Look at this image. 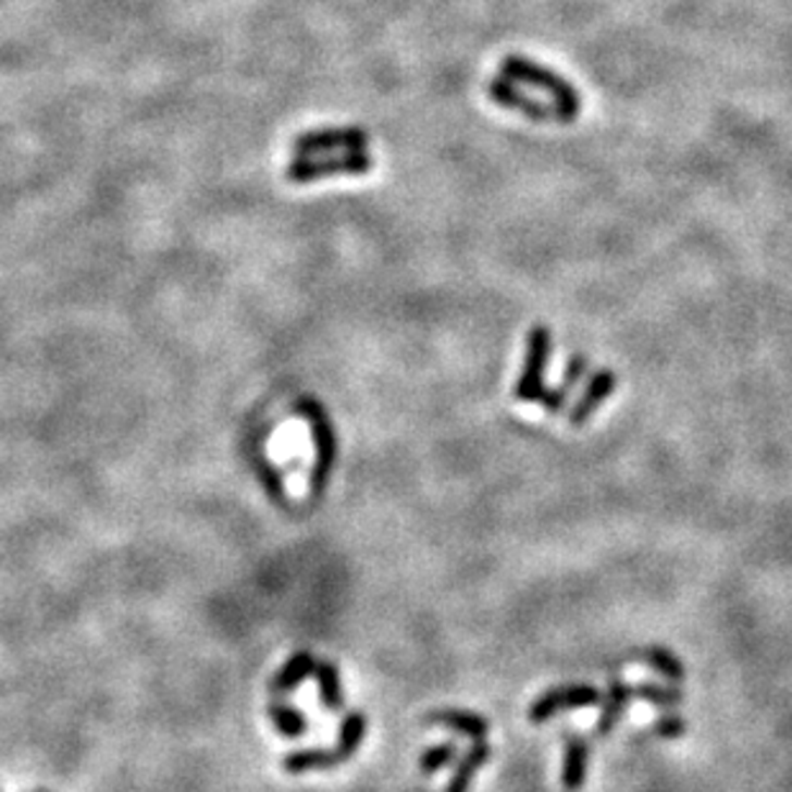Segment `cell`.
<instances>
[{
  "label": "cell",
  "mask_w": 792,
  "mask_h": 792,
  "mask_svg": "<svg viewBox=\"0 0 792 792\" xmlns=\"http://www.w3.org/2000/svg\"><path fill=\"white\" fill-rule=\"evenodd\" d=\"M500 75L508 77L510 83H525L531 88L546 90L554 98V106L561 108V111L570 116V121L578 119L582 100L580 90L574 88L572 83H567L559 72H554L544 64L525 60L523 54H508L506 60L500 62Z\"/></svg>",
  "instance_id": "cell-1"
},
{
  "label": "cell",
  "mask_w": 792,
  "mask_h": 792,
  "mask_svg": "<svg viewBox=\"0 0 792 792\" xmlns=\"http://www.w3.org/2000/svg\"><path fill=\"white\" fill-rule=\"evenodd\" d=\"M552 351H554L552 331L542 326V323L525 334L523 367H521V374H518V383H516L518 403H536L544 398V393H546L544 374H546V367H549Z\"/></svg>",
  "instance_id": "cell-2"
},
{
  "label": "cell",
  "mask_w": 792,
  "mask_h": 792,
  "mask_svg": "<svg viewBox=\"0 0 792 792\" xmlns=\"http://www.w3.org/2000/svg\"><path fill=\"white\" fill-rule=\"evenodd\" d=\"M603 703V693L593 685H559L544 690L542 695L531 703L529 721L542 726L552 718L565 716L570 710L593 708V705Z\"/></svg>",
  "instance_id": "cell-3"
},
{
  "label": "cell",
  "mask_w": 792,
  "mask_h": 792,
  "mask_svg": "<svg viewBox=\"0 0 792 792\" xmlns=\"http://www.w3.org/2000/svg\"><path fill=\"white\" fill-rule=\"evenodd\" d=\"M487 96L493 103L508 108V111L521 113V116H525L529 121H542V124H549V121H557V124H572L570 116H567L561 108L546 106L542 100L525 96V92L518 90L516 85L503 75L493 77V81L487 83Z\"/></svg>",
  "instance_id": "cell-4"
},
{
  "label": "cell",
  "mask_w": 792,
  "mask_h": 792,
  "mask_svg": "<svg viewBox=\"0 0 792 792\" xmlns=\"http://www.w3.org/2000/svg\"><path fill=\"white\" fill-rule=\"evenodd\" d=\"M370 170H372V157L359 149V152H347L344 157H336V160H319V162L295 160L290 168L285 170V177L290 180V183H315L319 177L364 175V172Z\"/></svg>",
  "instance_id": "cell-5"
},
{
  "label": "cell",
  "mask_w": 792,
  "mask_h": 792,
  "mask_svg": "<svg viewBox=\"0 0 792 792\" xmlns=\"http://www.w3.org/2000/svg\"><path fill=\"white\" fill-rule=\"evenodd\" d=\"M367 136L359 128H326V132L300 134L293 141L295 160H306L308 154H323L331 149H347V152H359L364 149Z\"/></svg>",
  "instance_id": "cell-6"
},
{
  "label": "cell",
  "mask_w": 792,
  "mask_h": 792,
  "mask_svg": "<svg viewBox=\"0 0 792 792\" xmlns=\"http://www.w3.org/2000/svg\"><path fill=\"white\" fill-rule=\"evenodd\" d=\"M616 387H618V374L614 370H597L590 374L585 391H582L578 403L570 408V416H567V419H570V426L572 429L585 426L597 410H601L603 403L616 393Z\"/></svg>",
  "instance_id": "cell-7"
},
{
  "label": "cell",
  "mask_w": 792,
  "mask_h": 792,
  "mask_svg": "<svg viewBox=\"0 0 792 792\" xmlns=\"http://www.w3.org/2000/svg\"><path fill=\"white\" fill-rule=\"evenodd\" d=\"M590 769V741L578 733L565 737V757H561V788L578 792L587 780Z\"/></svg>",
  "instance_id": "cell-8"
},
{
  "label": "cell",
  "mask_w": 792,
  "mask_h": 792,
  "mask_svg": "<svg viewBox=\"0 0 792 792\" xmlns=\"http://www.w3.org/2000/svg\"><path fill=\"white\" fill-rule=\"evenodd\" d=\"M631 701H633V688L626 685V682L618 680V677H614V680L608 682L606 695H603V710H601V716H597V726H595L597 737L606 739L616 731V726L621 723L623 713H626V708H629Z\"/></svg>",
  "instance_id": "cell-9"
},
{
  "label": "cell",
  "mask_w": 792,
  "mask_h": 792,
  "mask_svg": "<svg viewBox=\"0 0 792 792\" xmlns=\"http://www.w3.org/2000/svg\"><path fill=\"white\" fill-rule=\"evenodd\" d=\"M587 372V357L585 355H572L570 359H567V367H565V374H561V383L559 387H554V391H546L544 393V413L549 416H557L561 413V410L567 408V400H570V393L578 387V383L582 378H585Z\"/></svg>",
  "instance_id": "cell-10"
},
{
  "label": "cell",
  "mask_w": 792,
  "mask_h": 792,
  "mask_svg": "<svg viewBox=\"0 0 792 792\" xmlns=\"http://www.w3.org/2000/svg\"><path fill=\"white\" fill-rule=\"evenodd\" d=\"M490 757H493V746L485 744L482 739L474 741V744L470 746V752H467L462 762L457 765V772L451 775L449 784H446V792H470L474 775L480 772L482 765H487Z\"/></svg>",
  "instance_id": "cell-11"
},
{
  "label": "cell",
  "mask_w": 792,
  "mask_h": 792,
  "mask_svg": "<svg viewBox=\"0 0 792 792\" xmlns=\"http://www.w3.org/2000/svg\"><path fill=\"white\" fill-rule=\"evenodd\" d=\"M636 659L644 661L646 667H652L654 672H659L669 682H682V677H685V667H682L680 657L669 652L667 646H644V649L636 652Z\"/></svg>",
  "instance_id": "cell-12"
},
{
  "label": "cell",
  "mask_w": 792,
  "mask_h": 792,
  "mask_svg": "<svg viewBox=\"0 0 792 792\" xmlns=\"http://www.w3.org/2000/svg\"><path fill=\"white\" fill-rule=\"evenodd\" d=\"M633 697L636 701H644L654 705L659 710H672L682 703V690L677 688V682H641V685L633 688Z\"/></svg>",
  "instance_id": "cell-13"
},
{
  "label": "cell",
  "mask_w": 792,
  "mask_h": 792,
  "mask_svg": "<svg viewBox=\"0 0 792 792\" xmlns=\"http://www.w3.org/2000/svg\"><path fill=\"white\" fill-rule=\"evenodd\" d=\"M434 723H442V726H449V729H455L457 733H462V737H470V739H482L487 733V721L482 716H478V713H467V710H442L436 713L434 716Z\"/></svg>",
  "instance_id": "cell-14"
},
{
  "label": "cell",
  "mask_w": 792,
  "mask_h": 792,
  "mask_svg": "<svg viewBox=\"0 0 792 792\" xmlns=\"http://www.w3.org/2000/svg\"><path fill=\"white\" fill-rule=\"evenodd\" d=\"M688 731V721L682 716H677V713H661V716L657 718V723H654V733H657L659 739H682L685 737Z\"/></svg>",
  "instance_id": "cell-15"
},
{
  "label": "cell",
  "mask_w": 792,
  "mask_h": 792,
  "mask_svg": "<svg viewBox=\"0 0 792 792\" xmlns=\"http://www.w3.org/2000/svg\"><path fill=\"white\" fill-rule=\"evenodd\" d=\"M455 754H457L455 744H442V746L431 748V752H426V757L421 759V769L423 772H436V769L449 765V762L455 759Z\"/></svg>",
  "instance_id": "cell-16"
}]
</instances>
